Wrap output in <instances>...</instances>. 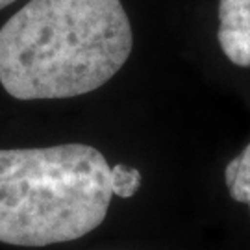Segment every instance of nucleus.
Returning <instances> with one entry per match:
<instances>
[{"label":"nucleus","instance_id":"nucleus-3","mask_svg":"<svg viewBox=\"0 0 250 250\" xmlns=\"http://www.w3.org/2000/svg\"><path fill=\"white\" fill-rule=\"evenodd\" d=\"M219 45L237 67H250V0H219Z\"/></svg>","mask_w":250,"mask_h":250},{"label":"nucleus","instance_id":"nucleus-5","mask_svg":"<svg viewBox=\"0 0 250 250\" xmlns=\"http://www.w3.org/2000/svg\"><path fill=\"white\" fill-rule=\"evenodd\" d=\"M111 176H113V197L130 198L141 188V172L134 167L119 163L111 167Z\"/></svg>","mask_w":250,"mask_h":250},{"label":"nucleus","instance_id":"nucleus-2","mask_svg":"<svg viewBox=\"0 0 250 250\" xmlns=\"http://www.w3.org/2000/svg\"><path fill=\"white\" fill-rule=\"evenodd\" d=\"M111 198V165L89 145L0 150V243L80 239L104 223Z\"/></svg>","mask_w":250,"mask_h":250},{"label":"nucleus","instance_id":"nucleus-1","mask_svg":"<svg viewBox=\"0 0 250 250\" xmlns=\"http://www.w3.org/2000/svg\"><path fill=\"white\" fill-rule=\"evenodd\" d=\"M132 48L121 0H30L0 28V83L17 100L80 97L111 80Z\"/></svg>","mask_w":250,"mask_h":250},{"label":"nucleus","instance_id":"nucleus-6","mask_svg":"<svg viewBox=\"0 0 250 250\" xmlns=\"http://www.w3.org/2000/svg\"><path fill=\"white\" fill-rule=\"evenodd\" d=\"M13 2H17V0H0V9L8 8V6H11Z\"/></svg>","mask_w":250,"mask_h":250},{"label":"nucleus","instance_id":"nucleus-4","mask_svg":"<svg viewBox=\"0 0 250 250\" xmlns=\"http://www.w3.org/2000/svg\"><path fill=\"white\" fill-rule=\"evenodd\" d=\"M224 182L230 197L250 209V143L226 165Z\"/></svg>","mask_w":250,"mask_h":250}]
</instances>
